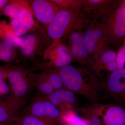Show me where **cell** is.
I'll return each mask as SVG.
<instances>
[{"instance_id":"6da1fadb","label":"cell","mask_w":125,"mask_h":125,"mask_svg":"<svg viewBox=\"0 0 125 125\" xmlns=\"http://www.w3.org/2000/svg\"><path fill=\"white\" fill-rule=\"evenodd\" d=\"M66 89L83 96L91 104L105 99L104 79L97 76L87 67L69 65L56 69Z\"/></svg>"},{"instance_id":"7a4b0ae2","label":"cell","mask_w":125,"mask_h":125,"mask_svg":"<svg viewBox=\"0 0 125 125\" xmlns=\"http://www.w3.org/2000/svg\"><path fill=\"white\" fill-rule=\"evenodd\" d=\"M5 68L10 88L7 97L20 111L28 102L34 89L30 77V71L15 66L9 65Z\"/></svg>"},{"instance_id":"3957f363","label":"cell","mask_w":125,"mask_h":125,"mask_svg":"<svg viewBox=\"0 0 125 125\" xmlns=\"http://www.w3.org/2000/svg\"><path fill=\"white\" fill-rule=\"evenodd\" d=\"M118 2L96 19L104 31L109 46L117 47L125 41V6Z\"/></svg>"},{"instance_id":"277c9868","label":"cell","mask_w":125,"mask_h":125,"mask_svg":"<svg viewBox=\"0 0 125 125\" xmlns=\"http://www.w3.org/2000/svg\"><path fill=\"white\" fill-rule=\"evenodd\" d=\"M82 26L80 13L61 9L46 29L48 36L54 42L60 41Z\"/></svg>"},{"instance_id":"5b68a950","label":"cell","mask_w":125,"mask_h":125,"mask_svg":"<svg viewBox=\"0 0 125 125\" xmlns=\"http://www.w3.org/2000/svg\"><path fill=\"white\" fill-rule=\"evenodd\" d=\"M83 34V42L89 55L96 57L110 48L104 31L94 20L86 25Z\"/></svg>"},{"instance_id":"8992f818","label":"cell","mask_w":125,"mask_h":125,"mask_svg":"<svg viewBox=\"0 0 125 125\" xmlns=\"http://www.w3.org/2000/svg\"><path fill=\"white\" fill-rule=\"evenodd\" d=\"M105 99L125 108V69L117 70L104 79Z\"/></svg>"},{"instance_id":"52a82bcc","label":"cell","mask_w":125,"mask_h":125,"mask_svg":"<svg viewBox=\"0 0 125 125\" xmlns=\"http://www.w3.org/2000/svg\"><path fill=\"white\" fill-rule=\"evenodd\" d=\"M20 112L45 119L57 125L61 114V111L45 97L36 96Z\"/></svg>"},{"instance_id":"ba28073f","label":"cell","mask_w":125,"mask_h":125,"mask_svg":"<svg viewBox=\"0 0 125 125\" xmlns=\"http://www.w3.org/2000/svg\"><path fill=\"white\" fill-rule=\"evenodd\" d=\"M86 67L97 76L104 79L117 70L116 53L109 48L97 56L92 58Z\"/></svg>"},{"instance_id":"9c48e42d","label":"cell","mask_w":125,"mask_h":125,"mask_svg":"<svg viewBox=\"0 0 125 125\" xmlns=\"http://www.w3.org/2000/svg\"><path fill=\"white\" fill-rule=\"evenodd\" d=\"M103 125H125V108L112 103L91 104Z\"/></svg>"},{"instance_id":"30bf717a","label":"cell","mask_w":125,"mask_h":125,"mask_svg":"<svg viewBox=\"0 0 125 125\" xmlns=\"http://www.w3.org/2000/svg\"><path fill=\"white\" fill-rule=\"evenodd\" d=\"M44 58L48 61V66L55 69L70 65L73 61L68 47L61 41L52 43L45 52Z\"/></svg>"},{"instance_id":"8fae6325","label":"cell","mask_w":125,"mask_h":125,"mask_svg":"<svg viewBox=\"0 0 125 125\" xmlns=\"http://www.w3.org/2000/svg\"><path fill=\"white\" fill-rule=\"evenodd\" d=\"M119 2L111 0H84L80 12L83 23L88 24L109 11Z\"/></svg>"},{"instance_id":"7c38bea8","label":"cell","mask_w":125,"mask_h":125,"mask_svg":"<svg viewBox=\"0 0 125 125\" xmlns=\"http://www.w3.org/2000/svg\"><path fill=\"white\" fill-rule=\"evenodd\" d=\"M67 46L73 60L79 64L85 67L92 60L83 42V33L80 29L75 30L68 36Z\"/></svg>"},{"instance_id":"4fadbf2b","label":"cell","mask_w":125,"mask_h":125,"mask_svg":"<svg viewBox=\"0 0 125 125\" xmlns=\"http://www.w3.org/2000/svg\"><path fill=\"white\" fill-rule=\"evenodd\" d=\"M29 1L34 17L45 28L61 10L52 0H32Z\"/></svg>"},{"instance_id":"5bb4252c","label":"cell","mask_w":125,"mask_h":125,"mask_svg":"<svg viewBox=\"0 0 125 125\" xmlns=\"http://www.w3.org/2000/svg\"><path fill=\"white\" fill-rule=\"evenodd\" d=\"M44 97L61 112L71 109L75 110L77 106V99L75 94L66 89L56 90Z\"/></svg>"},{"instance_id":"9a60e30c","label":"cell","mask_w":125,"mask_h":125,"mask_svg":"<svg viewBox=\"0 0 125 125\" xmlns=\"http://www.w3.org/2000/svg\"><path fill=\"white\" fill-rule=\"evenodd\" d=\"M42 40V34L36 30L23 36L19 45L22 56L27 59H33L39 52Z\"/></svg>"},{"instance_id":"2e32d148","label":"cell","mask_w":125,"mask_h":125,"mask_svg":"<svg viewBox=\"0 0 125 125\" xmlns=\"http://www.w3.org/2000/svg\"><path fill=\"white\" fill-rule=\"evenodd\" d=\"M29 75L36 91V96L46 97L55 92L49 83L45 70L38 73L30 71Z\"/></svg>"},{"instance_id":"e0dca14e","label":"cell","mask_w":125,"mask_h":125,"mask_svg":"<svg viewBox=\"0 0 125 125\" xmlns=\"http://www.w3.org/2000/svg\"><path fill=\"white\" fill-rule=\"evenodd\" d=\"M19 112L8 97L0 98V123L15 122Z\"/></svg>"},{"instance_id":"ac0fdd59","label":"cell","mask_w":125,"mask_h":125,"mask_svg":"<svg viewBox=\"0 0 125 125\" xmlns=\"http://www.w3.org/2000/svg\"><path fill=\"white\" fill-rule=\"evenodd\" d=\"M23 8L31 9L29 1L10 0L2 9V13L11 20L18 19L20 10Z\"/></svg>"},{"instance_id":"d6986e66","label":"cell","mask_w":125,"mask_h":125,"mask_svg":"<svg viewBox=\"0 0 125 125\" xmlns=\"http://www.w3.org/2000/svg\"><path fill=\"white\" fill-rule=\"evenodd\" d=\"M15 122L17 125H57L45 119L20 112Z\"/></svg>"},{"instance_id":"ffe728a7","label":"cell","mask_w":125,"mask_h":125,"mask_svg":"<svg viewBox=\"0 0 125 125\" xmlns=\"http://www.w3.org/2000/svg\"><path fill=\"white\" fill-rule=\"evenodd\" d=\"M34 16L32 10L27 8H22L19 14V20L29 32L36 31L38 28V24L34 21Z\"/></svg>"},{"instance_id":"44dd1931","label":"cell","mask_w":125,"mask_h":125,"mask_svg":"<svg viewBox=\"0 0 125 125\" xmlns=\"http://www.w3.org/2000/svg\"><path fill=\"white\" fill-rule=\"evenodd\" d=\"M13 44L8 40H0V61L11 62L16 57Z\"/></svg>"},{"instance_id":"7402d4cb","label":"cell","mask_w":125,"mask_h":125,"mask_svg":"<svg viewBox=\"0 0 125 125\" xmlns=\"http://www.w3.org/2000/svg\"><path fill=\"white\" fill-rule=\"evenodd\" d=\"M76 110L78 114L85 121L86 125H103L91 105L78 108Z\"/></svg>"},{"instance_id":"603a6c76","label":"cell","mask_w":125,"mask_h":125,"mask_svg":"<svg viewBox=\"0 0 125 125\" xmlns=\"http://www.w3.org/2000/svg\"><path fill=\"white\" fill-rule=\"evenodd\" d=\"M61 112L59 125H86L85 121L75 112V109H71Z\"/></svg>"},{"instance_id":"cb8c5ba5","label":"cell","mask_w":125,"mask_h":125,"mask_svg":"<svg viewBox=\"0 0 125 125\" xmlns=\"http://www.w3.org/2000/svg\"><path fill=\"white\" fill-rule=\"evenodd\" d=\"M0 40H8L16 47L19 46L21 39L14 33L10 24L1 21L0 22Z\"/></svg>"},{"instance_id":"d4e9b609","label":"cell","mask_w":125,"mask_h":125,"mask_svg":"<svg viewBox=\"0 0 125 125\" xmlns=\"http://www.w3.org/2000/svg\"><path fill=\"white\" fill-rule=\"evenodd\" d=\"M61 9L80 13L84 4V0H52Z\"/></svg>"},{"instance_id":"484cf974","label":"cell","mask_w":125,"mask_h":125,"mask_svg":"<svg viewBox=\"0 0 125 125\" xmlns=\"http://www.w3.org/2000/svg\"><path fill=\"white\" fill-rule=\"evenodd\" d=\"M45 70L49 83L55 91L62 89H66L60 75L55 69L48 68Z\"/></svg>"},{"instance_id":"4316f807","label":"cell","mask_w":125,"mask_h":125,"mask_svg":"<svg viewBox=\"0 0 125 125\" xmlns=\"http://www.w3.org/2000/svg\"><path fill=\"white\" fill-rule=\"evenodd\" d=\"M10 24L14 33L18 37L24 36L29 33V30L21 23L19 19L11 20Z\"/></svg>"},{"instance_id":"83f0119b","label":"cell","mask_w":125,"mask_h":125,"mask_svg":"<svg viewBox=\"0 0 125 125\" xmlns=\"http://www.w3.org/2000/svg\"><path fill=\"white\" fill-rule=\"evenodd\" d=\"M117 70L125 69V44L121 47L116 54Z\"/></svg>"},{"instance_id":"f1b7e54d","label":"cell","mask_w":125,"mask_h":125,"mask_svg":"<svg viewBox=\"0 0 125 125\" xmlns=\"http://www.w3.org/2000/svg\"><path fill=\"white\" fill-rule=\"evenodd\" d=\"M10 93L9 84L5 80L0 81V98L2 96H8Z\"/></svg>"},{"instance_id":"f546056e","label":"cell","mask_w":125,"mask_h":125,"mask_svg":"<svg viewBox=\"0 0 125 125\" xmlns=\"http://www.w3.org/2000/svg\"><path fill=\"white\" fill-rule=\"evenodd\" d=\"M6 79V70L5 67H0V81Z\"/></svg>"},{"instance_id":"4dcf8cb0","label":"cell","mask_w":125,"mask_h":125,"mask_svg":"<svg viewBox=\"0 0 125 125\" xmlns=\"http://www.w3.org/2000/svg\"><path fill=\"white\" fill-rule=\"evenodd\" d=\"M9 1L8 0H0V9H1L4 7Z\"/></svg>"},{"instance_id":"1f68e13d","label":"cell","mask_w":125,"mask_h":125,"mask_svg":"<svg viewBox=\"0 0 125 125\" xmlns=\"http://www.w3.org/2000/svg\"><path fill=\"white\" fill-rule=\"evenodd\" d=\"M0 125H17L15 122H4L0 123Z\"/></svg>"},{"instance_id":"d6a6232c","label":"cell","mask_w":125,"mask_h":125,"mask_svg":"<svg viewBox=\"0 0 125 125\" xmlns=\"http://www.w3.org/2000/svg\"><path fill=\"white\" fill-rule=\"evenodd\" d=\"M124 4H125V1H124Z\"/></svg>"},{"instance_id":"836d02e7","label":"cell","mask_w":125,"mask_h":125,"mask_svg":"<svg viewBox=\"0 0 125 125\" xmlns=\"http://www.w3.org/2000/svg\"></svg>"}]
</instances>
